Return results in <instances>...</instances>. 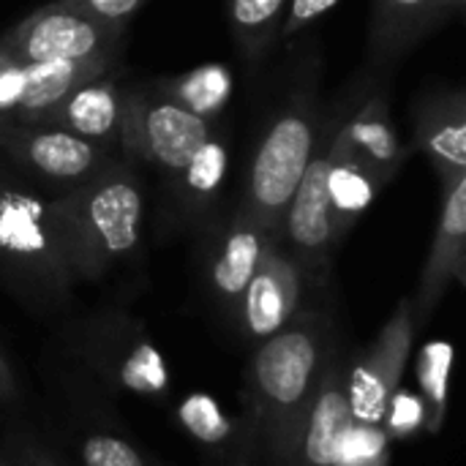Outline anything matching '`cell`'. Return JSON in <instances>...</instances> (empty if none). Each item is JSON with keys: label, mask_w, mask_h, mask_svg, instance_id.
Returning <instances> with one entry per match:
<instances>
[{"label": "cell", "mask_w": 466, "mask_h": 466, "mask_svg": "<svg viewBox=\"0 0 466 466\" xmlns=\"http://www.w3.org/2000/svg\"><path fill=\"white\" fill-rule=\"evenodd\" d=\"M347 344L328 300L306 306L279 333L251 347L240 382V418L257 466H279L317 396L330 358Z\"/></svg>", "instance_id": "1"}, {"label": "cell", "mask_w": 466, "mask_h": 466, "mask_svg": "<svg viewBox=\"0 0 466 466\" xmlns=\"http://www.w3.org/2000/svg\"><path fill=\"white\" fill-rule=\"evenodd\" d=\"M74 287L52 197L0 177V289L35 319H63Z\"/></svg>", "instance_id": "3"}, {"label": "cell", "mask_w": 466, "mask_h": 466, "mask_svg": "<svg viewBox=\"0 0 466 466\" xmlns=\"http://www.w3.org/2000/svg\"><path fill=\"white\" fill-rule=\"evenodd\" d=\"M126 90L128 87H123L115 68H109L68 90L35 123L66 128L101 145L104 150H120Z\"/></svg>", "instance_id": "17"}, {"label": "cell", "mask_w": 466, "mask_h": 466, "mask_svg": "<svg viewBox=\"0 0 466 466\" xmlns=\"http://www.w3.org/2000/svg\"><path fill=\"white\" fill-rule=\"evenodd\" d=\"M153 90H158L164 98L175 101L186 112L213 123L232 101L235 76L224 63H202L191 71L158 79Z\"/></svg>", "instance_id": "22"}, {"label": "cell", "mask_w": 466, "mask_h": 466, "mask_svg": "<svg viewBox=\"0 0 466 466\" xmlns=\"http://www.w3.org/2000/svg\"><path fill=\"white\" fill-rule=\"evenodd\" d=\"M440 19L434 0H374L371 49L380 55H401Z\"/></svg>", "instance_id": "23"}, {"label": "cell", "mask_w": 466, "mask_h": 466, "mask_svg": "<svg viewBox=\"0 0 466 466\" xmlns=\"http://www.w3.org/2000/svg\"><path fill=\"white\" fill-rule=\"evenodd\" d=\"M3 420H5V418H3V415H0V426H3Z\"/></svg>", "instance_id": "33"}, {"label": "cell", "mask_w": 466, "mask_h": 466, "mask_svg": "<svg viewBox=\"0 0 466 466\" xmlns=\"http://www.w3.org/2000/svg\"><path fill=\"white\" fill-rule=\"evenodd\" d=\"M434 5H437V14L445 19L448 14H456V11H461L464 0H434Z\"/></svg>", "instance_id": "32"}, {"label": "cell", "mask_w": 466, "mask_h": 466, "mask_svg": "<svg viewBox=\"0 0 466 466\" xmlns=\"http://www.w3.org/2000/svg\"><path fill=\"white\" fill-rule=\"evenodd\" d=\"M213 134L216 128L210 120L186 112L175 101L164 98L158 90H126L120 134L123 153H131L177 177L197 147Z\"/></svg>", "instance_id": "7"}, {"label": "cell", "mask_w": 466, "mask_h": 466, "mask_svg": "<svg viewBox=\"0 0 466 466\" xmlns=\"http://www.w3.org/2000/svg\"><path fill=\"white\" fill-rule=\"evenodd\" d=\"M347 366L350 350L344 344L330 358L303 426L279 466H352L350 442L355 420L347 396Z\"/></svg>", "instance_id": "12"}, {"label": "cell", "mask_w": 466, "mask_h": 466, "mask_svg": "<svg viewBox=\"0 0 466 466\" xmlns=\"http://www.w3.org/2000/svg\"><path fill=\"white\" fill-rule=\"evenodd\" d=\"M412 147L426 153L442 186L466 177L464 90H437L412 112Z\"/></svg>", "instance_id": "20"}, {"label": "cell", "mask_w": 466, "mask_h": 466, "mask_svg": "<svg viewBox=\"0 0 466 466\" xmlns=\"http://www.w3.org/2000/svg\"><path fill=\"white\" fill-rule=\"evenodd\" d=\"M57 3L93 16L96 22L117 25V27H126V22L145 5V0H57Z\"/></svg>", "instance_id": "30"}, {"label": "cell", "mask_w": 466, "mask_h": 466, "mask_svg": "<svg viewBox=\"0 0 466 466\" xmlns=\"http://www.w3.org/2000/svg\"><path fill=\"white\" fill-rule=\"evenodd\" d=\"M339 3H341V0H289L279 35H281V38H289V35H295V33L311 27L317 19H322V16H325L330 8H336Z\"/></svg>", "instance_id": "31"}, {"label": "cell", "mask_w": 466, "mask_h": 466, "mask_svg": "<svg viewBox=\"0 0 466 466\" xmlns=\"http://www.w3.org/2000/svg\"><path fill=\"white\" fill-rule=\"evenodd\" d=\"M426 426V404L410 390H396L382 415V431L390 440H407Z\"/></svg>", "instance_id": "28"}, {"label": "cell", "mask_w": 466, "mask_h": 466, "mask_svg": "<svg viewBox=\"0 0 466 466\" xmlns=\"http://www.w3.org/2000/svg\"><path fill=\"white\" fill-rule=\"evenodd\" d=\"M76 284H96L128 262L142 243L145 191L126 164L52 197Z\"/></svg>", "instance_id": "4"}, {"label": "cell", "mask_w": 466, "mask_h": 466, "mask_svg": "<svg viewBox=\"0 0 466 466\" xmlns=\"http://www.w3.org/2000/svg\"><path fill=\"white\" fill-rule=\"evenodd\" d=\"M328 147L336 158L366 164L385 183H390L410 158V147L399 139L385 93H374L369 101H363L360 109L336 128V134L328 139Z\"/></svg>", "instance_id": "19"}, {"label": "cell", "mask_w": 466, "mask_h": 466, "mask_svg": "<svg viewBox=\"0 0 466 466\" xmlns=\"http://www.w3.org/2000/svg\"><path fill=\"white\" fill-rule=\"evenodd\" d=\"M418 325L412 311V298H401L382 325V330L374 336V341L360 350L358 355H350L347 366V396L355 426L380 429L385 407L390 396L399 390L404 366L412 352Z\"/></svg>", "instance_id": "9"}, {"label": "cell", "mask_w": 466, "mask_h": 466, "mask_svg": "<svg viewBox=\"0 0 466 466\" xmlns=\"http://www.w3.org/2000/svg\"><path fill=\"white\" fill-rule=\"evenodd\" d=\"M0 466H71L41 423L27 415L5 418L0 426Z\"/></svg>", "instance_id": "26"}, {"label": "cell", "mask_w": 466, "mask_h": 466, "mask_svg": "<svg viewBox=\"0 0 466 466\" xmlns=\"http://www.w3.org/2000/svg\"><path fill=\"white\" fill-rule=\"evenodd\" d=\"M0 150L35 175L68 188L115 164L101 145L46 123H0Z\"/></svg>", "instance_id": "13"}, {"label": "cell", "mask_w": 466, "mask_h": 466, "mask_svg": "<svg viewBox=\"0 0 466 466\" xmlns=\"http://www.w3.org/2000/svg\"><path fill=\"white\" fill-rule=\"evenodd\" d=\"M453 347L448 341H429L418 355V385L426 404V429L440 434L448 418V390H451Z\"/></svg>", "instance_id": "27"}, {"label": "cell", "mask_w": 466, "mask_h": 466, "mask_svg": "<svg viewBox=\"0 0 466 466\" xmlns=\"http://www.w3.org/2000/svg\"><path fill=\"white\" fill-rule=\"evenodd\" d=\"M289 0H227V19L243 57H262L279 38Z\"/></svg>", "instance_id": "25"}, {"label": "cell", "mask_w": 466, "mask_h": 466, "mask_svg": "<svg viewBox=\"0 0 466 466\" xmlns=\"http://www.w3.org/2000/svg\"><path fill=\"white\" fill-rule=\"evenodd\" d=\"M328 153H330V147H328ZM388 183L366 164L352 161V158H336L330 153L325 188H328V205H330L336 243H341L350 235V229L371 208V202L380 197V191Z\"/></svg>", "instance_id": "21"}, {"label": "cell", "mask_w": 466, "mask_h": 466, "mask_svg": "<svg viewBox=\"0 0 466 466\" xmlns=\"http://www.w3.org/2000/svg\"><path fill=\"white\" fill-rule=\"evenodd\" d=\"M172 418L194 445L199 466H257L240 412H227L210 393H188L175 404Z\"/></svg>", "instance_id": "18"}, {"label": "cell", "mask_w": 466, "mask_h": 466, "mask_svg": "<svg viewBox=\"0 0 466 466\" xmlns=\"http://www.w3.org/2000/svg\"><path fill=\"white\" fill-rule=\"evenodd\" d=\"M123 27L52 0L0 35V49L30 63H82L117 57Z\"/></svg>", "instance_id": "8"}, {"label": "cell", "mask_w": 466, "mask_h": 466, "mask_svg": "<svg viewBox=\"0 0 466 466\" xmlns=\"http://www.w3.org/2000/svg\"><path fill=\"white\" fill-rule=\"evenodd\" d=\"M227 169H229V150L224 139L213 134L197 147V153L188 158V164L177 175L183 208L191 216H202L218 199Z\"/></svg>", "instance_id": "24"}, {"label": "cell", "mask_w": 466, "mask_h": 466, "mask_svg": "<svg viewBox=\"0 0 466 466\" xmlns=\"http://www.w3.org/2000/svg\"><path fill=\"white\" fill-rule=\"evenodd\" d=\"M453 284H466V177L442 186V208L434 229V240L420 270L418 289L412 295L415 325L423 328L448 289Z\"/></svg>", "instance_id": "16"}, {"label": "cell", "mask_w": 466, "mask_h": 466, "mask_svg": "<svg viewBox=\"0 0 466 466\" xmlns=\"http://www.w3.org/2000/svg\"><path fill=\"white\" fill-rule=\"evenodd\" d=\"M279 240L259 221H254L240 205L235 208L227 227L216 235L205 254V298L216 319L232 333L240 298L265 254V248Z\"/></svg>", "instance_id": "14"}, {"label": "cell", "mask_w": 466, "mask_h": 466, "mask_svg": "<svg viewBox=\"0 0 466 466\" xmlns=\"http://www.w3.org/2000/svg\"><path fill=\"white\" fill-rule=\"evenodd\" d=\"M41 371L55 396L115 407L123 401L164 404L172 374L145 322L117 306L63 317L44 350Z\"/></svg>", "instance_id": "2"}, {"label": "cell", "mask_w": 466, "mask_h": 466, "mask_svg": "<svg viewBox=\"0 0 466 466\" xmlns=\"http://www.w3.org/2000/svg\"><path fill=\"white\" fill-rule=\"evenodd\" d=\"M49 396V418L41 429L71 466H167L131 437L115 407Z\"/></svg>", "instance_id": "6"}, {"label": "cell", "mask_w": 466, "mask_h": 466, "mask_svg": "<svg viewBox=\"0 0 466 466\" xmlns=\"http://www.w3.org/2000/svg\"><path fill=\"white\" fill-rule=\"evenodd\" d=\"M0 415L3 418L27 415V390H25L19 371L3 344H0Z\"/></svg>", "instance_id": "29"}, {"label": "cell", "mask_w": 466, "mask_h": 466, "mask_svg": "<svg viewBox=\"0 0 466 466\" xmlns=\"http://www.w3.org/2000/svg\"><path fill=\"white\" fill-rule=\"evenodd\" d=\"M309 292L314 295L322 289H317L306 279V273L292 259V254L281 246V240H273L265 248L240 298L229 336L248 350L262 344L265 339L279 333L287 322H292L306 306L317 303L314 298L309 300Z\"/></svg>", "instance_id": "10"}, {"label": "cell", "mask_w": 466, "mask_h": 466, "mask_svg": "<svg viewBox=\"0 0 466 466\" xmlns=\"http://www.w3.org/2000/svg\"><path fill=\"white\" fill-rule=\"evenodd\" d=\"M328 164H330V153L325 142V147H317L314 158L309 161L284 210L281 232H279L281 246L292 254V259L300 265V270L317 289H325L330 284L333 251L339 246L333 235V218H330L328 188H325Z\"/></svg>", "instance_id": "11"}, {"label": "cell", "mask_w": 466, "mask_h": 466, "mask_svg": "<svg viewBox=\"0 0 466 466\" xmlns=\"http://www.w3.org/2000/svg\"><path fill=\"white\" fill-rule=\"evenodd\" d=\"M319 147V117L311 96L289 98L265 128L246 177L240 208L273 238L281 232L284 210Z\"/></svg>", "instance_id": "5"}, {"label": "cell", "mask_w": 466, "mask_h": 466, "mask_svg": "<svg viewBox=\"0 0 466 466\" xmlns=\"http://www.w3.org/2000/svg\"><path fill=\"white\" fill-rule=\"evenodd\" d=\"M115 60L30 63L0 49V123H35L68 90L115 68Z\"/></svg>", "instance_id": "15"}]
</instances>
